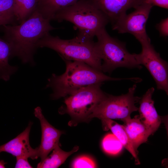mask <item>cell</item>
<instances>
[{"label": "cell", "instance_id": "9c48e42d", "mask_svg": "<svg viewBox=\"0 0 168 168\" xmlns=\"http://www.w3.org/2000/svg\"><path fill=\"white\" fill-rule=\"evenodd\" d=\"M152 7L143 2L132 12L118 19L112 24V30L120 34H130L140 43L150 41L146 31V25Z\"/></svg>", "mask_w": 168, "mask_h": 168}, {"label": "cell", "instance_id": "44dd1931", "mask_svg": "<svg viewBox=\"0 0 168 168\" xmlns=\"http://www.w3.org/2000/svg\"><path fill=\"white\" fill-rule=\"evenodd\" d=\"M104 150L111 155H115L122 150L123 146L113 134H109L104 138L102 141Z\"/></svg>", "mask_w": 168, "mask_h": 168}, {"label": "cell", "instance_id": "cb8c5ba5", "mask_svg": "<svg viewBox=\"0 0 168 168\" xmlns=\"http://www.w3.org/2000/svg\"><path fill=\"white\" fill-rule=\"evenodd\" d=\"M16 162L15 168H32V166L28 161V158L23 156L16 157Z\"/></svg>", "mask_w": 168, "mask_h": 168}, {"label": "cell", "instance_id": "ac0fdd59", "mask_svg": "<svg viewBox=\"0 0 168 168\" xmlns=\"http://www.w3.org/2000/svg\"><path fill=\"white\" fill-rule=\"evenodd\" d=\"M79 147L76 146L69 152L62 150L57 144L52 150V153L39 163L37 168H57L62 164L71 155L78 151Z\"/></svg>", "mask_w": 168, "mask_h": 168}, {"label": "cell", "instance_id": "8992f818", "mask_svg": "<svg viewBox=\"0 0 168 168\" xmlns=\"http://www.w3.org/2000/svg\"><path fill=\"white\" fill-rule=\"evenodd\" d=\"M103 83L89 85L65 97V106L59 112L68 114L74 123L89 121L94 109L106 96L101 88Z\"/></svg>", "mask_w": 168, "mask_h": 168}, {"label": "cell", "instance_id": "ffe728a7", "mask_svg": "<svg viewBox=\"0 0 168 168\" xmlns=\"http://www.w3.org/2000/svg\"><path fill=\"white\" fill-rule=\"evenodd\" d=\"M14 0H0V26L12 23L15 18Z\"/></svg>", "mask_w": 168, "mask_h": 168}, {"label": "cell", "instance_id": "603a6c76", "mask_svg": "<svg viewBox=\"0 0 168 168\" xmlns=\"http://www.w3.org/2000/svg\"><path fill=\"white\" fill-rule=\"evenodd\" d=\"M156 27L158 31L160 36L167 37L168 36V18L162 19L156 24Z\"/></svg>", "mask_w": 168, "mask_h": 168}, {"label": "cell", "instance_id": "d6986e66", "mask_svg": "<svg viewBox=\"0 0 168 168\" xmlns=\"http://www.w3.org/2000/svg\"><path fill=\"white\" fill-rule=\"evenodd\" d=\"M38 0H14L15 18L21 23L27 20L36 10Z\"/></svg>", "mask_w": 168, "mask_h": 168}, {"label": "cell", "instance_id": "8fae6325", "mask_svg": "<svg viewBox=\"0 0 168 168\" xmlns=\"http://www.w3.org/2000/svg\"><path fill=\"white\" fill-rule=\"evenodd\" d=\"M155 89L149 88L139 101L138 110L139 119L145 127L149 135L154 133L158 128L161 123V117L154 106L152 96Z\"/></svg>", "mask_w": 168, "mask_h": 168}, {"label": "cell", "instance_id": "6da1fadb", "mask_svg": "<svg viewBox=\"0 0 168 168\" xmlns=\"http://www.w3.org/2000/svg\"><path fill=\"white\" fill-rule=\"evenodd\" d=\"M36 9L26 21L18 25L2 26L4 40L9 44L11 58L16 56L24 63L35 64L33 56L39 40L56 28Z\"/></svg>", "mask_w": 168, "mask_h": 168}, {"label": "cell", "instance_id": "52a82bcc", "mask_svg": "<svg viewBox=\"0 0 168 168\" xmlns=\"http://www.w3.org/2000/svg\"><path fill=\"white\" fill-rule=\"evenodd\" d=\"M137 85L134 84L125 94L115 96L106 94L104 98L96 106L89 116L94 118L118 119L122 120L131 117L132 113L138 110L136 104L140 97L135 96Z\"/></svg>", "mask_w": 168, "mask_h": 168}, {"label": "cell", "instance_id": "4fadbf2b", "mask_svg": "<svg viewBox=\"0 0 168 168\" xmlns=\"http://www.w3.org/2000/svg\"><path fill=\"white\" fill-rule=\"evenodd\" d=\"M103 12L112 25L126 14L127 10L134 9L143 3L142 0H89Z\"/></svg>", "mask_w": 168, "mask_h": 168}, {"label": "cell", "instance_id": "ba28073f", "mask_svg": "<svg viewBox=\"0 0 168 168\" xmlns=\"http://www.w3.org/2000/svg\"><path fill=\"white\" fill-rule=\"evenodd\" d=\"M142 51L135 53L138 63L144 66L153 77L158 90L164 91L168 94V64L155 49L151 41L140 43Z\"/></svg>", "mask_w": 168, "mask_h": 168}, {"label": "cell", "instance_id": "e0dca14e", "mask_svg": "<svg viewBox=\"0 0 168 168\" xmlns=\"http://www.w3.org/2000/svg\"><path fill=\"white\" fill-rule=\"evenodd\" d=\"M11 51L9 43L0 37V79L6 82L18 70L16 66L10 65L8 63L11 58Z\"/></svg>", "mask_w": 168, "mask_h": 168}, {"label": "cell", "instance_id": "5bb4252c", "mask_svg": "<svg viewBox=\"0 0 168 168\" xmlns=\"http://www.w3.org/2000/svg\"><path fill=\"white\" fill-rule=\"evenodd\" d=\"M123 126L135 151L138 153V148L146 142L150 136L145 127L141 121L139 115H135L122 120Z\"/></svg>", "mask_w": 168, "mask_h": 168}, {"label": "cell", "instance_id": "4316f807", "mask_svg": "<svg viewBox=\"0 0 168 168\" xmlns=\"http://www.w3.org/2000/svg\"><path fill=\"white\" fill-rule=\"evenodd\" d=\"M1 152V151H0V153Z\"/></svg>", "mask_w": 168, "mask_h": 168}, {"label": "cell", "instance_id": "7a4b0ae2", "mask_svg": "<svg viewBox=\"0 0 168 168\" xmlns=\"http://www.w3.org/2000/svg\"><path fill=\"white\" fill-rule=\"evenodd\" d=\"M66 70L60 75L53 73L48 79L45 88H51L53 100L66 97L80 89L92 84L108 81L130 80V78L110 77L83 62L63 60Z\"/></svg>", "mask_w": 168, "mask_h": 168}, {"label": "cell", "instance_id": "d4e9b609", "mask_svg": "<svg viewBox=\"0 0 168 168\" xmlns=\"http://www.w3.org/2000/svg\"><path fill=\"white\" fill-rule=\"evenodd\" d=\"M143 2L157 6L166 9L168 8V0H142Z\"/></svg>", "mask_w": 168, "mask_h": 168}, {"label": "cell", "instance_id": "2e32d148", "mask_svg": "<svg viewBox=\"0 0 168 168\" xmlns=\"http://www.w3.org/2000/svg\"><path fill=\"white\" fill-rule=\"evenodd\" d=\"M79 0H38L36 9L44 18L50 21L60 11Z\"/></svg>", "mask_w": 168, "mask_h": 168}, {"label": "cell", "instance_id": "277c9868", "mask_svg": "<svg viewBox=\"0 0 168 168\" xmlns=\"http://www.w3.org/2000/svg\"><path fill=\"white\" fill-rule=\"evenodd\" d=\"M54 20L68 21L78 30L77 36L93 40L96 33L105 28L109 21L106 16L89 0H80L58 12Z\"/></svg>", "mask_w": 168, "mask_h": 168}, {"label": "cell", "instance_id": "3957f363", "mask_svg": "<svg viewBox=\"0 0 168 168\" xmlns=\"http://www.w3.org/2000/svg\"><path fill=\"white\" fill-rule=\"evenodd\" d=\"M37 46L38 48L46 47L54 50L63 60L83 62L102 72L101 60L96 42L93 40L77 36L71 39L63 40L49 33L39 40Z\"/></svg>", "mask_w": 168, "mask_h": 168}, {"label": "cell", "instance_id": "83f0119b", "mask_svg": "<svg viewBox=\"0 0 168 168\" xmlns=\"http://www.w3.org/2000/svg\"></svg>", "mask_w": 168, "mask_h": 168}, {"label": "cell", "instance_id": "7c38bea8", "mask_svg": "<svg viewBox=\"0 0 168 168\" xmlns=\"http://www.w3.org/2000/svg\"><path fill=\"white\" fill-rule=\"evenodd\" d=\"M32 124L30 122L26 128L17 136L0 146L1 152H5L16 157L23 156L33 160L39 157L37 147L33 148L29 142V135Z\"/></svg>", "mask_w": 168, "mask_h": 168}, {"label": "cell", "instance_id": "484cf974", "mask_svg": "<svg viewBox=\"0 0 168 168\" xmlns=\"http://www.w3.org/2000/svg\"><path fill=\"white\" fill-rule=\"evenodd\" d=\"M6 163L3 160H0V168H5V165Z\"/></svg>", "mask_w": 168, "mask_h": 168}, {"label": "cell", "instance_id": "9a60e30c", "mask_svg": "<svg viewBox=\"0 0 168 168\" xmlns=\"http://www.w3.org/2000/svg\"><path fill=\"white\" fill-rule=\"evenodd\" d=\"M105 128L110 129L124 146L132 155L135 159L136 164H140L138 154L133 147L130 139L124 126L111 119H101Z\"/></svg>", "mask_w": 168, "mask_h": 168}, {"label": "cell", "instance_id": "7402d4cb", "mask_svg": "<svg viewBox=\"0 0 168 168\" xmlns=\"http://www.w3.org/2000/svg\"><path fill=\"white\" fill-rule=\"evenodd\" d=\"M71 167L74 168H96L94 161L87 156L82 155L76 157L72 161Z\"/></svg>", "mask_w": 168, "mask_h": 168}, {"label": "cell", "instance_id": "5b68a950", "mask_svg": "<svg viewBox=\"0 0 168 168\" xmlns=\"http://www.w3.org/2000/svg\"><path fill=\"white\" fill-rule=\"evenodd\" d=\"M97 50L101 60V71L111 73L116 68L124 67L141 69L142 67L137 63L135 53L129 52L125 44L111 37L105 28L96 34Z\"/></svg>", "mask_w": 168, "mask_h": 168}, {"label": "cell", "instance_id": "30bf717a", "mask_svg": "<svg viewBox=\"0 0 168 168\" xmlns=\"http://www.w3.org/2000/svg\"><path fill=\"white\" fill-rule=\"evenodd\" d=\"M34 114L35 117L39 119L41 127V142L37 148L39 156L42 160L59 143V138L63 132L57 129L49 123L40 107L35 108Z\"/></svg>", "mask_w": 168, "mask_h": 168}]
</instances>
